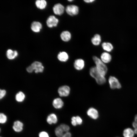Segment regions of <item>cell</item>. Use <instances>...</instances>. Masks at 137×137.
<instances>
[{"instance_id":"cell-1","label":"cell","mask_w":137,"mask_h":137,"mask_svg":"<svg viewBox=\"0 0 137 137\" xmlns=\"http://www.w3.org/2000/svg\"><path fill=\"white\" fill-rule=\"evenodd\" d=\"M89 73L91 76L95 79L98 84L101 85L106 83V79L105 76L101 75L98 72L95 66L90 68Z\"/></svg>"},{"instance_id":"cell-2","label":"cell","mask_w":137,"mask_h":137,"mask_svg":"<svg viewBox=\"0 0 137 137\" xmlns=\"http://www.w3.org/2000/svg\"><path fill=\"white\" fill-rule=\"evenodd\" d=\"M93 59L98 72L101 75L105 76L108 71V68L105 63L100 59L95 56L93 57Z\"/></svg>"},{"instance_id":"cell-3","label":"cell","mask_w":137,"mask_h":137,"mask_svg":"<svg viewBox=\"0 0 137 137\" xmlns=\"http://www.w3.org/2000/svg\"><path fill=\"white\" fill-rule=\"evenodd\" d=\"M108 82L111 89H120L121 88V85L119 81L114 76H110L108 79Z\"/></svg>"},{"instance_id":"cell-4","label":"cell","mask_w":137,"mask_h":137,"mask_svg":"<svg viewBox=\"0 0 137 137\" xmlns=\"http://www.w3.org/2000/svg\"><path fill=\"white\" fill-rule=\"evenodd\" d=\"M65 10L66 13L71 16L77 15L79 12L78 7L74 5H70L67 6L65 8Z\"/></svg>"},{"instance_id":"cell-5","label":"cell","mask_w":137,"mask_h":137,"mask_svg":"<svg viewBox=\"0 0 137 137\" xmlns=\"http://www.w3.org/2000/svg\"><path fill=\"white\" fill-rule=\"evenodd\" d=\"M58 92L60 96L67 97L70 94V87L67 85H62L58 88Z\"/></svg>"},{"instance_id":"cell-6","label":"cell","mask_w":137,"mask_h":137,"mask_svg":"<svg viewBox=\"0 0 137 137\" xmlns=\"http://www.w3.org/2000/svg\"><path fill=\"white\" fill-rule=\"evenodd\" d=\"M65 8L62 4L58 3L54 5L53 7V10L55 14L61 15L64 13Z\"/></svg>"},{"instance_id":"cell-7","label":"cell","mask_w":137,"mask_h":137,"mask_svg":"<svg viewBox=\"0 0 137 137\" xmlns=\"http://www.w3.org/2000/svg\"><path fill=\"white\" fill-rule=\"evenodd\" d=\"M58 22V19L53 15L49 16L46 21L47 25L49 28L56 26Z\"/></svg>"},{"instance_id":"cell-8","label":"cell","mask_w":137,"mask_h":137,"mask_svg":"<svg viewBox=\"0 0 137 137\" xmlns=\"http://www.w3.org/2000/svg\"><path fill=\"white\" fill-rule=\"evenodd\" d=\"M73 65L74 67L76 70L78 71H80L84 68L85 63L83 60L79 58L75 60Z\"/></svg>"},{"instance_id":"cell-9","label":"cell","mask_w":137,"mask_h":137,"mask_svg":"<svg viewBox=\"0 0 137 137\" xmlns=\"http://www.w3.org/2000/svg\"><path fill=\"white\" fill-rule=\"evenodd\" d=\"M31 65L36 73L42 72L44 70V67L40 62L35 61L32 63Z\"/></svg>"},{"instance_id":"cell-10","label":"cell","mask_w":137,"mask_h":137,"mask_svg":"<svg viewBox=\"0 0 137 137\" xmlns=\"http://www.w3.org/2000/svg\"><path fill=\"white\" fill-rule=\"evenodd\" d=\"M100 59L105 63H109L112 60L111 55L107 52L102 53L100 56Z\"/></svg>"},{"instance_id":"cell-11","label":"cell","mask_w":137,"mask_h":137,"mask_svg":"<svg viewBox=\"0 0 137 137\" xmlns=\"http://www.w3.org/2000/svg\"><path fill=\"white\" fill-rule=\"evenodd\" d=\"M87 114L91 118L94 119H97L98 116V111L93 108H89L87 111Z\"/></svg>"},{"instance_id":"cell-12","label":"cell","mask_w":137,"mask_h":137,"mask_svg":"<svg viewBox=\"0 0 137 137\" xmlns=\"http://www.w3.org/2000/svg\"><path fill=\"white\" fill-rule=\"evenodd\" d=\"M23 124L19 121H15L12 127L13 130L16 132H20L23 129Z\"/></svg>"},{"instance_id":"cell-13","label":"cell","mask_w":137,"mask_h":137,"mask_svg":"<svg viewBox=\"0 0 137 137\" xmlns=\"http://www.w3.org/2000/svg\"><path fill=\"white\" fill-rule=\"evenodd\" d=\"M57 57L58 59L62 62H66L69 59V56L68 54L65 52H60L58 55Z\"/></svg>"},{"instance_id":"cell-14","label":"cell","mask_w":137,"mask_h":137,"mask_svg":"<svg viewBox=\"0 0 137 137\" xmlns=\"http://www.w3.org/2000/svg\"><path fill=\"white\" fill-rule=\"evenodd\" d=\"M42 27V25L40 22L35 21L32 23L31 26L32 30L36 32H40Z\"/></svg>"},{"instance_id":"cell-15","label":"cell","mask_w":137,"mask_h":137,"mask_svg":"<svg viewBox=\"0 0 137 137\" xmlns=\"http://www.w3.org/2000/svg\"><path fill=\"white\" fill-rule=\"evenodd\" d=\"M60 37L61 40L63 41L67 42L71 39V35L68 31L66 30L63 31L61 33Z\"/></svg>"},{"instance_id":"cell-16","label":"cell","mask_w":137,"mask_h":137,"mask_svg":"<svg viewBox=\"0 0 137 137\" xmlns=\"http://www.w3.org/2000/svg\"><path fill=\"white\" fill-rule=\"evenodd\" d=\"M52 104L53 107L56 109L61 108L64 105L63 101L61 98H59L55 99L53 101Z\"/></svg>"},{"instance_id":"cell-17","label":"cell","mask_w":137,"mask_h":137,"mask_svg":"<svg viewBox=\"0 0 137 137\" xmlns=\"http://www.w3.org/2000/svg\"><path fill=\"white\" fill-rule=\"evenodd\" d=\"M57 120L56 115L54 113H51L49 115L46 119L47 122L50 124L56 123L57 122Z\"/></svg>"},{"instance_id":"cell-18","label":"cell","mask_w":137,"mask_h":137,"mask_svg":"<svg viewBox=\"0 0 137 137\" xmlns=\"http://www.w3.org/2000/svg\"><path fill=\"white\" fill-rule=\"evenodd\" d=\"M6 55L8 59L12 60L17 57L18 54L16 50L13 51L11 49H8L7 51Z\"/></svg>"},{"instance_id":"cell-19","label":"cell","mask_w":137,"mask_h":137,"mask_svg":"<svg viewBox=\"0 0 137 137\" xmlns=\"http://www.w3.org/2000/svg\"><path fill=\"white\" fill-rule=\"evenodd\" d=\"M91 41L93 45L95 46L99 45L101 41V36L98 34L95 35L94 37L92 38Z\"/></svg>"},{"instance_id":"cell-20","label":"cell","mask_w":137,"mask_h":137,"mask_svg":"<svg viewBox=\"0 0 137 137\" xmlns=\"http://www.w3.org/2000/svg\"><path fill=\"white\" fill-rule=\"evenodd\" d=\"M103 49L107 52H111L113 49V47L111 43L109 42H104L101 45Z\"/></svg>"},{"instance_id":"cell-21","label":"cell","mask_w":137,"mask_h":137,"mask_svg":"<svg viewBox=\"0 0 137 137\" xmlns=\"http://www.w3.org/2000/svg\"><path fill=\"white\" fill-rule=\"evenodd\" d=\"M134 134V130L130 128H127L124 130L123 135L124 137H133Z\"/></svg>"},{"instance_id":"cell-22","label":"cell","mask_w":137,"mask_h":137,"mask_svg":"<svg viewBox=\"0 0 137 137\" xmlns=\"http://www.w3.org/2000/svg\"><path fill=\"white\" fill-rule=\"evenodd\" d=\"M35 4L38 8L43 9H44L46 7L47 2L44 0H38L36 2Z\"/></svg>"},{"instance_id":"cell-23","label":"cell","mask_w":137,"mask_h":137,"mask_svg":"<svg viewBox=\"0 0 137 137\" xmlns=\"http://www.w3.org/2000/svg\"><path fill=\"white\" fill-rule=\"evenodd\" d=\"M25 98L24 94L22 92L20 91L17 93L15 98L16 101L18 102H22L23 101Z\"/></svg>"},{"instance_id":"cell-24","label":"cell","mask_w":137,"mask_h":137,"mask_svg":"<svg viewBox=\"0 0 137 137\" xmlns=\"http://www.w3.org/2000/svg\"><path fill=\"white\" fill-rule=\"evenodd\" d=\"M65 132L59 125L55 129V133L57 137H62Z\"/></svg>"},{"instance_id":"cell-25","label":"cell","mask_w":137,"mask_h":137,"mask_svg":"<svg viewBox=\"0 0 137 137\" xmlns=\"http://www.w3.org/2000/svg\"><path fill=\"white\" fill-rule=\"evenodd\" d=\"M7 121V117L4 113H1L0 114V123L1 124L5 123Z\"/></svg>"},{"instance_id":"cell-26","label":"cell","mask_w":137,"mask_h":137,"mask_svg":"<svg viewBox=\"0 0 137 137\" xmlns=\"http://www.w3.org/2000/svg\"><path fill=\"white\" fill-rule=\"evenodd\" d=\"M132 125L134 128V130L135 133L137 134V115L135 117L134 121L132 123Z\"/></svg>"},{"instance_id":"cell-27","label":"cell","mask_w":137,"mask_h":137,"mask_svg":"<svg viewBox=\"0 0 137 137\" xmlns=\"http://www.w3.org/2000/svg\"><path fill=\"white\" fill-rule=\"evenodd\" d=\"M60 126L64 132H68L70 128L68 125L65 124H62L60 125Z\"/></svg>"},{"instance_id":"cell-28","label":"cell","mask_w":137,"mask_h":137,"mask_svg":"<svg viewBox=\"0 0 137 137\" xmlns=\"http://www.w3.org/2000/svg\"><path fill=\"white\" fill-rule=\"evenodd\" d=\"M39 137H49L48 134L45 131L40 132L39 134Z\"/></svg>"},{"instance_id":"cell-29","label":"cell","mask_w":137,"mask_h":137,"mask_svg":"<svg viewBox=\"0 0 137 137\" xmlns=\"http://www.w3.org/2000/svg\"><path fill=\"white\" fill-rule=\"evenodd\" d=\"M76 121L77 125H80L82 123V120L81 118L79 116L76 117Z\"/></svg>"},{"instance_id":"cell-30","label":"cell","mask_w":137,"mask_h":137,"mask_svg":"<svg viewBox=\"0 0 137 137\" xmlns=\"http://www.w3.org/2000/svg\"><path fill=\"white\" fill-rule=\"evenodd\" d=\"M6 93V91L5 90L0 89V98L1 99L3 98L4 97Z\"/></svg>"},{"instance_id":"cell-31","label":"cell","mask_w":137,"mask_h":137,"mask_svg":"<svg viewBox=\"0 0 137 137\" xmlns=\"http://www.w3.org/2000/svg\"><path fill=\"white\" fill-rule=\"evenodd\" d=\"M71 123L73 125L75 126L77 125V123L76 121V117L73 116L71 118Z\"/></svg>"},{"instance_id":"cell-32","label":"cell","mask_w":137,"mask_h":137,"mask_svg":"<svg viewBox=\"0 0 137 137\" xmlns=\"http://www.w3.org/2000/svg\"><path fill=\"white\" fill-rule=\"evenodd\" d=\"M26 70L28 72L31 73L34 70L31 66L30 65L27 68Z\"/></svg>"},{"instance_id":"cell-33","label":"cell","mask_w":137,"mask_h":137,"mask_svg":"<svg viewBox=\"0 0 137 137\" xmlns=\"http://www.w3.org/2000/svg\"><path fill=\"white\" fill-rule=\"evenodd\" d=\"M71 135L69 132H66L64 133L62 137H71Z\"/></svg>"},{"instance_id":"cell-34","label":"cell","mask_w":137,"mask_h":137,"mask_svg":"<svg viewBox=\"0 0 137 137\" xmlns=\"http://www.w3.org/2000/svg\"><path fill=\"white\" fill-rule=\"evenodd\" d=\"M95 1V0H84V1L87 3H91Z\"/></svg>"},{"instance_id":"cell-35","label":"cell","mask_w":137,"mask_h":137,"mask_svg":"<svg viewBox=\"0 0 137 137\" xmlns=\"http://www.w3.org/2000/svg\"><path fill=\"white\" fill-rule=\"evenodd\" d=\"M73 1V0H68V1L69 2H71Z\"/></svg>"},{"instance_id":"cell-36","label":"cell","mask_w":137,"mask_h":137,"mask_svg":"<svg viewBox=\"0 0 137 137\" xmlns=\"http://www.w3.org/2000/svg\"></svg>"}]
</instances>
